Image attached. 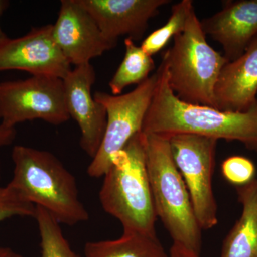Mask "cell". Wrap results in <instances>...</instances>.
Listing matches in <instances>:
<instances>
[{"instance_id": "9", "label": "cell", "mask_w": 257, "mask_h": 257, "mask_svg": "<svg viewBox=\"0 0 257 257\" xmlns=\"http://www.w3.org/2000/svg\"><path fill=\"white\" fill-rule=\"evenodd\" d=\"M71 66L56 45L52 25L32 28L23 36L0 41V72L21 71L63 79Z\"/></svg>"}, {"instance_id": "20", "label": "cell", "mask_w": 257, "mask_h": 257, "mask_svg": "<svg viewBox=\"0 0 257 257\" xmlns=\"http://www.w3.org/2000/svg\"><path fill=\"white\" fill-rule=\"evenodd\" d=\"M36 207L9 184L0 187V221L13 216L34 217Z\"/></svg>"}, {"instance_id": "10", "label": "cell", "mask_w": 257, "mask_h": 257, "mask_svg": "<svg viewBox=\"0 0 257 257\" xmlns=\"http://www.w3.org/2000/svg\"><path fill=\"white\" fill-rule=\"evenodd\" d=\"M52 36L71 65L91 63L116 45L103 35L95 20L77 0H62Z\"/></svg>"}, {"instance_id": "26", "label": "cell", "mask_w": 257, "mask_h": 257, "mask_svg": "<svg viewBox=\"0 0 257 257\" xmlns=\"http://www.w3.org/2000/svg\"><path fill=\"white\" fill-rule=\"evenodd\" d=\"M1 170H2L1 160H0V180H1Z\"/></svg>"}, {"instance_id": "22", "label": "cell", "mask_w": 257, "mask_h": 257, "mask_svg": "<svg viewBox=\"0 0 257 257\" xmlns=\"http://www.w3.org/2000/svg\"><path fill=\"white\" fill-rule=\"evenodd\" d=\"M16 136V128L8 127L0 124V148L12 145Z\"/></svg>"}, {"instance_id": "12", "label": "cell", "mask_w": 257, "mask_h": 257, "mask_svg": "<svg viewBox=\"0 0 257 257\" xmlns=\"http://www.w3.org/2000/svg\"><path fill=\"white\" fill-rule=\"evenodd\" d=\"M95 20L104 36L117 45L119 37L143 38L149 21L170 0H77Z\"/></svg>"}, {"instance_id": "19", "label": "cell", "mask_w": 257, "mask_h": 257, "mask_svg": "<svg viewBox=\"0 0 257 257\" xmlns=\"http://www.w3.org/2000/svg\"><path fill=\"white\" fill-rule=\"evenodd\" d=\"M40 236L41 257H80L64 236L60 223L43 208L36 207L35 216Z\"/></svg>"}, {"instance_id": "8", "label": "cell", "mask_w": 257, "mask_h": 257, "mask_svg": "<svg viewBox=\"0 0 257 257\" xmlns=\"http://www.w3.org/2000/svg\"><path fill=\"white\" fill-rule=\"evenodd\" d=\"M35 119L55 126L70 119L63 79L31 76L0 82V124L15 128L20 123Z\"/></svg>"}, {"instance_id": "24", "label": "cell", "mask_w": 257, "mask_h": 257, "mask_svg": "<svg viewBox=\"0 0 257 257\" xmlns=\"http://www.w3.org/2000/svg\"><path fill=\"white\" fill-rule=\"evenodd\" d=\"M10 6V2L8 0H0V41L7 37L6 34L3 31L1 26V18L5 12V10L8 9V7Z\"/></svg>"}, {"instance_id": "11", "label": "cell", "mask_w": 257, "mask_h": 257, "mask_svg": "<svg viewBox=\"0 0 257 257\" xmlns=\"http://www.w3.org/2000/svg\"><path fill=\"white\" fill-rule=\"evenodd\" d=\"M96 78L89 63L76 66L63 79L67 111L80 130L81 148L92 159L100 147L106 126L105 108L92 93Z\"/></svg>"}, {"instance_id": "6", "label": "cell", "mask_w": 257, "mask_h": 257, "mask_svg": "<svg viewBox=\"0 0 257 257\" xmlns=\"http://www.w3.org/2000/svg\"><path fill=\"white\" fill-rule=\"evenodd\" d=\"M160 74L158 67L147 80L126 94L114 95L104 92L94 93L95 100L105 108L106 126L100 147L88 167L89 177H103L115 156L135 135L142 132Z\"/></svg>"}, {"instance_id": "1", "label": "cell", "mask_w": 257, "mask_h": 257, "mask_svg": "<svg viewBox=\"0 0 257 257\" xmlns=\"http://www.w3.org/2000/svg\"><path fill=\"white\" fill-rule=\"evenodd\" d=\"M142 128L143 133L172 137L192 134L237 141L257 152V101L243 112L221 111L179 99L169 85L164 64Z\"/></svg>"}, {"instance_id": "17", "label": "cell", "mask_w": 257, "mask_h": 257, "mask_svg": "<svg viewBox=\"0 0 257 257\" xmlns=\"http://www.w3.org/2000/svg\"><path fill=\"white\" fill-rule=\"evenodd\" d=\"M125 52L119 64L109 82L111 94L119 95L128 86L139 85L147 80L155 69L152 56L147 55L130 38L124 40Z\"/></svg>"}, {"instance_id": "21", "label": "cell", "mask_w": 257, "mask_h": 257, "mask_svg": "<svg viewBox=\"0 0 257 257\" xmlns=\"http://www.w3.org/2000/svg\"><path fill=\"white\" fill-rule=\"evenodd\" d=\"M221 173L235 187L242 186L255 179L256 167L251 160L243 156L228 157L221 165Z\"/></svg>"}, {"instance_id": "4", "label": "cell", "mask_w": 257, "mask_h": 257, "mask_svg": "<svg viewBox=\"0 0 257 257\" xmlns=\"http://www.w3.org/2000/svg\"><path fill=\"white\" fill-rule=\"evenodd\" d=\"M144 134L146 165L157 217L173 243L200 255L202 229L171 152L170 137Z\"/></svg>"}, {"instance_id": "16", "label": "cell", "mask_w": 257, "mask_h": 257, "mask_svg": "<svg viewBox=\"0 0 257 257\" xmlns=\"http://www.w3.org/2000/svg\"><path fill=\"white\" fill-rule=\"evenodd\" d=\"M84 257H169L157 234L123 231L117 239L90 241Z\"/></svg>"}, {"instance_id": "23", "label": "cell", "mask_w": 257, "mask_h": 257, "mask_svg": "<svg viewBox=\"0 0 257 257\" xmlns=\"http://www.w3.org/2000/svg\"><path fill=\"white\" fill-rule=\"evenodd\" d=\"M170 257H200V255L193 252L179 243H173L170 248Z\"/></svg>"}, {"instance_id": "15", "label": "cell", "mask_w": 257, "mask_h": 257, "mask_svg": "<svg viewBox=\"0 0 257 257\" xmlns=\"http://www.w3.org/2000/svg\"><path fill=\"white\" fill-rule=\"evenodd\" d=\"M236 190L242 211L223 241L220 257H257V178Z\"/></svg>"}, {"instance_id": "3", "label": "cell", "mask_w": 257, "mask_h": 257, "mask_svg": "<svg viewBox=\"0 0 257 257\" xmlns=\"http://www.w3.org/2000/svg\"><path fill=\"white\" fill-rule=\"evenodd\" d=\"M99 191L101 207L123 231L156 234L157 215L147 174L143 132L115 156Z\"/></svg>"}, {"instance_id": "5", "label": "cell", "mask_w": 257, "mask_h": 257, "mask_svg": "<svg viewBox=\"0 0 257 257\" xmlns=\"http://www.w3.org/2000/svg\"><path fill=\"white\" fill-rule=\"evenodd\" d=\"M162 62L169 85L179 99L216 109V83L229 62L208 43L194 8L184 31L174 37L173 45L166 51Z\"/></svg>"}, {"instance_id": "7", "label": "cell", "mask_w": 257, "mask_h": 257, "mask_svg": "<svg viewBox=\"0 0 257 257\" xmlns=\"http://www.w3.org/2000/svg\"><path fill=\"white\" fill-rule=\"evenodd\" d=\"M218 140L192 134L170 137L172 157L188 189L193 209L202 230L218 224L213 175Z\"/></svg>"}, {"instance_id": "14", "label": "cell", "mask_w": 257, "mask_h": 257, "mask_svg": "<svg viewBox=\"0 0 257 257\" xmlns=\"http://www.w3.org/2000/svg\"><path fill=\"white\" fill-rule=\"evenodd\" d=\"M216 109L243 112L257 101V35L244 52L228 62L215 87Z\"/></svg>"}, {"instance_id": "13", "label": "cell", "mask_w": 257, "mask_h": 257, "mask_svg": "<svg viewBox=\"0 0 257 257\" xmlns=\"http://www.w3.org/2000/svg\"><path fill=\"white\" fill-rule=\"evenodd\" d=\"M200 23L206 36L219 42L224 57L231 62L257 35V0L223 2L219 12Z\"/></svg>"}, {"instance_id": "25", "label": "cell", "mask_w": 257, "mask_h": 257, "mask_svg": "<svg viewBox=\"0 0 257 257\" xmlns=\"http://www.w3.org/2000/svg\"><path fill=\"white\" fill-rule=\"evenodd\" d=\"M0 257H23L11 248L0 246Z\"/></svg>"}, {"instance_id": "2", "label": "cell", "mask_w": 257, "mask_h": 257, "mask_svg": "<svg viewBox=\"0 0 257 257\" xmlns=\"http://www.w3.org/2000/svg\"><path fill=\"white\" fill-rule=\"evenodd\" d=\"M13 177L9 182L29 202L43 208L60 224L74 226L89 219L79 199L75 177L55 155L16 145L12 151Z\"/></svg>"}, {"instance_id": "18", "label": "cell", "mask_w": 257, "mask_h": 257, "mask_svg": "<svg viewBox=\"0 0 257 257\" xmlns=\"http://www.w3.org/2000/svg\"><path fill=\"white\" fill-rule=\"evenodd\" d=\"M194 8V4L191 0H182L174 5L167 23L149 35L142 42L141 48L152 57L158 53L171 39L184 31L189 15Z\"/></svg>"}]
</instances>
